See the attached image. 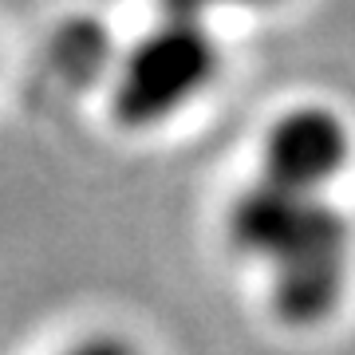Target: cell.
Returning a JSON list of instances; mask_svg holds the SVG:
<instances>
[{
  "instance_id": "6da1fadb",
  "label": "cell",
  "mask_w": 355,
  "mask_h": 355,
  "mask_svg": "<svg viewBox=\"0 0 355 355\" xmlns=\"http://www.w3.org/2000/svg\"><path fill=\"white\" fill-rule=\"evenodd\" d=\"M324 186L261 170L229 209V241L268 268L272 312L292 328L328 320L352 268V225Z\"/></svg>"
},
{
  "instance_id": "8992f818",
  "label": "cell",
  "mask_w": 355,
  "mask_h": 355,
  "mask_svg": "<svg viewBox=\"0 0 355 355\" xmlns=\"http://www.w3.org/2000/svg\"><path fill=\"white\" fill-rule=\"evenodd\" d=\"M241 4H268V0H241Z\"/></svg>"
},
{
  "instance_id": "3957f363",
  "label": "cell",
  "mask_w": 355,
  "mask_h": 355,
  "mask_svg": "<svg viewBox=\"0 0 355 355\" xmlns=\"http://www.w3.org/2000/svg\"><path fill=\"white\" fill-rule=\"evenodd\" d=\"M103 51H107V36H103L99 24H71L64 28V36L55 44V55L64 67H79L95 76V67L103 64Z\"/></svg>"
},
{
  "instance_id": "277c9868",
  "label": "cell",
  "mask_w": 355,
  "mask_h": 355,
  "mask_svg": "<svg viewBox=\"0 0 355 355\" xmlns=\"http://www.w3.org/2000/svg\"><path fill=\"white\" fill-rule=\"evenodd\" d=\"M64 355H135V347H130L127 340L111 336V331H95V336H87V340L71 343Z\"/></svg>"
},
{
  "instance_id": "7a4b0ae2",
  "label": "cell",
  "mask_w": 355,
  "mask_h": 355,
  "mask_svg": "<svg viewBox=\"0 0 355 355\" xmlns=\"http://www.w3.org/2000/svg\"><path fill=\"white\" fill-rule=\"evenodd\" d=\"M217 71V48L202 20H178L170 16L166 24L130 48L123 60L119 83H114V119L127 127L142 130L162 123L178 107L198 95Z\"/></svg>"
},
{
  "instance_id": "5b68a950",
  "label": "cell",
  "mask_w": 355,
  "mask_h": 355,
  "mask_svg": "<svg viewBox=\"0 0 355 355\" xmlns=\"http://www.w3.org/2000/svg\"><path fill=\"white\" fill-rule=\"evenodd\" d=\"M166 4V16H178V20H198V16L217 4V0H162Z\"/></svg>"
}]
</instances>
